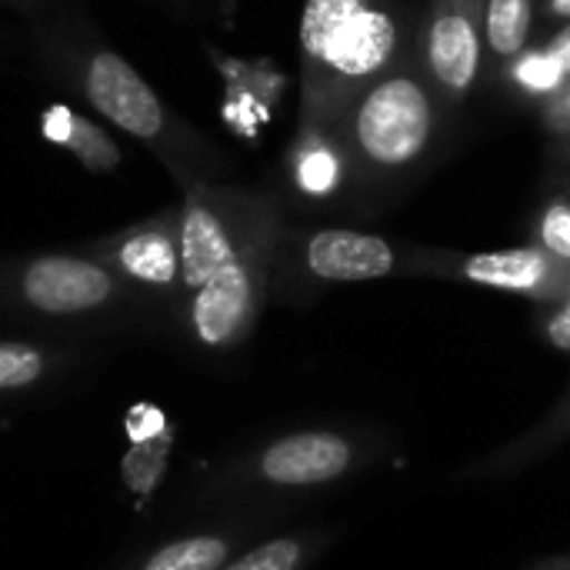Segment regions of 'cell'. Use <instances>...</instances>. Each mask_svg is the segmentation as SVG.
Wrapping results in <instances>:
<instances>
[{"label":"cell","instance_id":"1","mask_svg":"<svg viewBox=\"0 0 570 570\" xmlns=\"http://www.w3.org/2000/svg\"><path fill=\"white\" fill-rule=\"evenodd\" d=\"M421 17L404 0H304L301 60L307 127L331 130L377 77L417 57Z\"/></svg>","mask_w":570,"mask_h":570},{"label":"cell","instance_id":"2","mask_svg":"<svg viewBox=\"0 0 570 570\" xmlns=\"http://www.w3.org/2000/svg\"><path fill=\"white\" fill-rule=\"evenodd\" d=\"M451 110L414 57L367 83L327 134L344 147L351 174L387 187L411 180L438 157Z\"/></svg>","mask_w":570,"mask_h":570},{"label":"cell","instance_id":"3","mask_svg":"<svg viewBox=\"0 0 570 570\" xmlns=\"http://www.w3.org/2000/svg\"><path fill=\"white\" fill-rule=\"evenodd\" d=\"M391 451V438L367 431L341 428H307L271 438L247 451L224 471L227 488H257V491H317L334 488Z\"/></svg>","mask_w":570,"mask_h":570},{"label":"cell","instance_id":"4","mask_svg":"<svg viewBox=\"0 0 570 570\" xmlns=\"http://www.w3.org/2000/svg\"><path fill=\"white\" fill-rule=\"evenodd\" d=\"M284 230L257 237L230 264L210 274L194 294L184 297V334L197 351L227 354L237 351L257 327L274 287V264Z\"/></svg>","mask_w":570,"mask_h":570},{"label":"cell","instance_id":"5","mask_svg":"<svg viewBox=\"0 0 570 570\" xmlns=\"http://www.w3.org/2000/svg\"><path fill=\"white\" fill-rule=\"evenodd\" d=\"M414 244H397L384 234L354 227H317L277 247L274 274H287L304 291L334 284H367L387 277H411Z\"/></svg>","mask_w":570,"mask_h":570},{"label":"cell","instance_id":"6","mask_svg":"<svg viewBox=\"0 0 570 570\" xmlns=\"http://www.w3.org/2000/svg\"><path fill=\"white\" fill-rule=\"evenodd\" d=\"M411 277L454 281L484 291H501L531 301L534 307L568 294L570 267L554 261L538 244L504 247V250H448V247H414Z\"/></svg>","mask_w":570,"mask_h":570},{"label":"cell","instance_id":"7","mask_svg":"<svg viewBox=\"0 0 570 570\" xmlns=\"http://www.w3.org/2000/svg\"><path fill=\"white\" fill-rule=\"evenodd\" d=\"M0 297L40 317H87L114 307L124 297V284L97 257L40 254L0 281Z\"/></svg>","mask_w":570,"mask_h":570},{"label":"cell","instance_id":"8","mask_svg":"<svg viewBox=\"0 0 570 570\" xmlns=\"http://www.w3.org/2000/svg\"><path fill=\"white\" fill-rule=\"evenodd\" d=\"M417 60L438 94L461 107L484 80V0H428L417 27Z\"/></svg>","mask_w":570,"mask_h":570},{"label":"cell","instance_id":"9","mask_svg":"<svg viewBox=\"0 0 570 570\" xmlns=\"http://www.w3.org/2000/svg\"><path fill=\"white\" fill-rule=\"evenodd\" d=\"M100 264L114 271L120 284L174 294L180 291V240H177V214H164L157 220H144L110 240L94 254Z\"/></svg>","mask_w":570,"mask_h":570},{"label":"cell","instance_id":"10","mask_svg":"<svg viewBox=\"0 0 570 570\" xmlns=\"http://www.w3.org/2000/svg\"><path fill=\"white\" fill-rule=\"evenodd\" d=\"M87 100L120 130L140 140H154L164 130L160 97L147 87V80L114 50H97L83 67Z\"/></svg>","mask_w":570,"mask_h":570},{"label":"cell","instance_id":"11","mask_svg":"<svg viewBox=\"0 0 570 570\" xmlns=\"http://www.w3.org/2000/svg\"><path fill=\"white\" fill-rule=\"evenodd\" d=\"M570 441V394L564 391L561 401L554 404V411L548 417H541L528 434H521L518 441L504 444L501 451L468 464L458 478L461 481H501V478H514L524 468L538 464L541 458L554 454L558 448H564Z\"/></svg>","mask_w":570,"mask_h":570},{"label":"cell","instance_id":"12","mask_svg":"<svg viewBox=\"0 0 570 570\" xmlns=\"http://www.w3.org/2000/svg\"><path fill=\"white\" fill-rule=\"evenodd\" d=\"M250 531L240 524L184 534V538L164 541L144 554H137L134 561H127L117 570H220L234 558V551L240 548V541Z\"/></svg>","mask_w":570,"mask_h":570},{"label":"cell","instance_id":"13","mask_svg":"<svg viewBox=\"0 0 570 570\" xmlns=\"http://www.w3.org/2000/svg\"><path fill=\"white\" fill-rule=\"evenodd\" d=\"M347 174H351V164H347L344 147L327 130L307 127L291 157L294 187L311 200H331L334 194H341Z\"/></svg>","mask_w":570,"mask_h":570},{"label":"cell","instance_id":"14","mask_svg":"<svg viewBox=\"0 0 570 570\" xmlns=\"http://www.w3.org/2000/svg\"><path fill=\"white\" fill-rule=\"evenodd\" d=\"M498 80L524 104L544 107L548 100H554L564 87L570 83V73L564 63L554 57V50L541 40L531 43L524 53H518L511 63H504L501 70H494Z\"/></svg>","mask_w":570,"mask_h":570},{"label":"cell","instance_id":"15","mask_svg":"<svg viewBox=\"0 0 570 570\" xmlns=\"http://www.w3.org/2000/svg\"><path fill=\"white\" fill-rule=\"evenodd\" d=\"M538 0H484V53L491 70H501L531 47Z\"/></svg>","mask_w":570,"mask_h":570},{"label":"cell","instance_id":"16","mask_svg":"<svg viewBox=\"0 0 570 570\" xmlns=\"http://www.w3.org/2000/svg\"><path fill=\"white\" fill-rule=\"evenodd\" d=\"M337 531H294L281 538H267L240 554H234L220 570H307L331 544Z\"/></svg>","mask_w":570,"mask_h":570},{"label":"cell","instance_id":"17","mask_svg":"<svg viewBox=\"0 0 570 570\" xmlns=\"http://www.w3.org/2000/svg\"><path fill=\"white\" fill-rule=\"evenodd\" d=\"M43 137L60 144L63 150H70L80 164H87L90 170H114L120 164V150L117 144L100 130L94 127L87 117L73 114L70 107L63 104H53L43 110Z\"/></svg>","mask_w":570,"mask_h":570},{"label":"cell","instance_id":"18","mask_svg":"<svg viewBox=\"0 0 570 570\" xmlns=\"http://www.w3.org/2000/svg\"><path fill=\"white\" fill-rule=\"evenodd\" d=\"M60 364H63V354L47 344L0 341V397L40 387Z\"/></svg>","mask_w":570,"mask_h":570},{"label":"cell","instance_id":"19","mask_svg":"<svg viewBox=\"0 0 570 570\" xmlns=\"http://www.w3.org/2000/svg\"><path fill=\"white\" fill-rule=\"evenodd\" d=\"M170 451H174V428L160 438L127 448V454L120 461V478L137 504H147L157 494V488L167 474V464H170Z\"/></svg>","mask_w":570,"mask_h":570},{"label":"cell","instance_id":"20","mask_svg":"<svg viewBox=\"0 0 570 570\" xmlns=\"http://www.w3.org/2000/svg\"><path fill=\"white\" fill-rule=\"evenodd\" d=\"M531 244L570 267V197L554 187L531 217Z\"/></svg>","mask_w":570,"mask_h":570},{"label":"cell","instance_id":"21","mask_svg":"<svg viewBox=\"0 0 570 570\" xmlns=\"http://www.w3.org/2000/svg\"><path fill=\"white\" fill-rule=\"evenodd\" d=\"M534 331L551 351L570 357V287L558 301L534 307Z\"/></svg>","mask_w":570,"mask_h":570},{"label":"cell","instance_id":"22","mask_svg":"<svg viewBox=\"0 0 570 570\" xmlns=\"http://www.w3.org/2000/svg\"><path fill=\"white\" fill-rule=\"evenodd\" d=\"M124 431H127V441H130V444H140V441H150V438L167 434V431H170V421H167L164 407L140 401V404L127 407Z\"/></svg>","mask_w":570,"mask_h":570},{"label":"cell","instance_id":"23","mask_svg":"<svg viewBox=\"0 0 570 570\" xmlns=\"http://www.w3.org/2000/svg\"><path fill=\"white\" fill-rule=\"evenodd\" d=\"M541 120H544L548 134H554V137H570V83L554 97V100H548V104L541 107Z\"/></svg>","mask_w":570,"mask_h":570},{"label":"cell","instance_id":"24","mask_svg":"<svg viewBox=\"0 0 570 570\" xmlns=\"http://www.w3.org/2000/svg\"><path fill=\"white\" fill-rule=\"evenodd\" d=\"M544 43L554 50V57L564 63V70L570 73V23H561V27H558V30H554V33H551Z\"/></svg>","mask_w":570,"mask_h":570},{"label":"cell","instance_id":"25","mask_svg":"<svg viewBox=\"0 0 570 570\" xmlns=\"http://www.w3.org/2000/svg\"><path fill=\"white\" fill-rule=\"evenodd\" d=\"M541 13L551 23H570V0H541Z\"/></svg>","mask_w":570,"mask_h":570},{"label":"cell","instance_id":"26","mask_svg":"<svg viewBox=\"0 0 570 570\" xmlns=\"http://www.w3.org/2000/svg\"><path fill=\"white\" fill-rule=\"evenodd\" d=\"M531 570H570V554L561 558H548V561H538Z\"/></svg>","mask_w":570,"mask_h":570},{"label":"cell","instance_id":"27","mask_svg":"<svg viewBox=\"0 0 570 570\" xmlns=\"http://www.w3.org/2000/svg\"><path fill=\"white\" fill-rule=\"evenodd\" d=\"M554 154H558V157H561V160H564V164L570 167V137H558V144H554Z\"/></svg>","mask_w":570,"mask_h":570},{"label":"cell","instance_id":"28","mask_svg":"<svg viewBox=\"0 0 570 570\" xmlns=\"http://www.w3.org/2000/svg\"><path fill=\"white\" fill-rule=\"evenodd\" d=\"M554 184H558V187H561V190H564V194H568V197H570V174H564V177H558Z\"/></svg>","mask_w":570,"mask_h":570},{"label":"cell","instance_id":"29","mask_svg":"<svg viewBox=\"0 0 570 570\" xmlns=\"http://www.w3.org/2000/svg\"><path fill=\"white\" fill-rule=\"evenodd\" d=\"M568 394H570V384H568Z\"/></svg>","mask_w":570,"mask_h":570}]
</instances>
